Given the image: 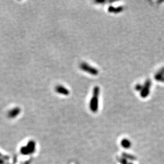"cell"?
I'll return each instance as SVG.
<instances>
[{
	"label": "cell",
	"instance_id": "cell-4",
	"mask_svg": "<svg viewBox=\"0 0 164 164\" xmlns=\"http://www.w3.org/2000/svg\"><path fill=\"white\" fill-rule=\"evenodd\" d=\"M55 91L59 94L64 95L65 96H68L70 93V91H68V89H67L66 88H65L64 86H60V85H58V86H56L55 88Z\"/></svg>",
	"mask_w": 164,
	"mask_h": 164
},
{
	"label": "cell",
	"instance_id": "cell-10",
	"mask_svg": "<svg viewBox=\"0 0 164 164\" xmlns=\"http://www.w3.org/2000/svg\"><path fill=\"white\" fill-rule=\"evenodd\" d=\"M19 112V108H16L11 112V115L12 116H14L16 114H17Z\"/></svg>",
	"mask_w": 164,
	"mask_h": 164
},
{
	"label": "cell",
	"instance_id": "cell-8",
	"mask_svg": "<svg viewBox=\"0 0 164 164\" xmlns=\"http://www.w3.org/2000/svg\"><path fill=\"white\" fill-rule=\"evenodd\" d=\"M142 88H143V85H142L141 84H137L135 87V90L137 91H141Z\"/></svg>",
	"mask_w": 164,
	"mask_h": 164
},
{
	"label": "cell",
	"instance_id": "cell-2",
	"mask_svg": "<svg viewBox=\"0 0 164 164\" xmlns=\"http://www.w3.org/2000/svg\"><path fill=\"white\" fill-rule=\"evenodd\" d=\"M79 67L82 70L87 72L93 76H97L99 74V71L96 68L90 66L85 62H82L80 64Z\"/></svg>",
	"mask_w": 164,
	"mask_h": 164
},
{
	"label": "cell",
	"instance_id": "cell-1",
	"mask_svg": "<svg viewBox=\"0 0 164 164\" xmlns=\"http://www.w3.org/2000/svg\"><path fill=\"white\" fill-rule=\"evenodd\" d=\"M100 94V88L98 86L94 87L93 91V96L90 101V107L91 111L96 112L98 109L99 100L98 97Z\"/></svg>",
	"mask_w": 164,
	"mask_h": 164
},
{
	"label": "cell",
	"instance_id": "cell-5",
	"mask_svg": "<svg viewBox=\"0 0 164 164\" xmlns=\"http://www.w3.org/2000/svg\"><path fill=\"white\" fill-rule=\"evenodd\" d=\"M124 10V7L123 6H119V7H115L113 6H110L108 9V11L109 12H114L115 14H118L122 12Z\"/></svg>",
	"mask_w": 164,
	"mask_h": 164
},
{
	"label": "cell",
	"instance_id": "cell-6",
	"mask_svg": "<svg viewBox=\"0 0 164 164\" xmlns=\"http://www.w3.org/2000/svg\"><path fill=\"white\" fill-rule=\"evenodd\" d=\"M154 79L155 80L157 81L161 82H164V76H159L157 74H156L154 75Z\"/></svg>",
	"mask_w": 164,
	"mask_h": 164
},
{
	"label": "cell",
	"instance_id": "cell-9",
	"mask_svg": "<svg viewBox=\"0 0 164 164\" xmlns=\"http://www.w3.org/2000/svg\"><path fill=\"white\" fill-rule=\"evenodd\" d=\"M157 74L161 76H164V67L161 68L156 73Z\"/></svg>",
	"mask_w": 164,
	"mask_h": 164
},
{
	"label": "cell",
	"instance_id": "cell-3",
	"mask_svg": "<svg viewBox=\"0 0 164 164\" xmlns=\"http://www.w3.org/2000/svg\"><path fill=\"white\" fill-rule=\"evenodd\" d=\"M152 82L150 79H147L143 85V88L140 91L141 97L145 98L149 96L150 91Z\"/></svg>",
	"mask_w": 164,
	"mask_h": 164
},
{
	"label": "cell",
	"instance_id": "cell-7",
	"mask_svg": "<svg viewBox=\"0 0 164 164\" xmlns=\"http://www.w3.org/2000/svg\"><path fill=\"white\" fill-rule=\"evenodd\" d=\"M123 145V146L125 148H130L131 145V144L130 142V141L128 140H124L123 141V144H122Z\"/></svg>",
	"mask_w": 164,
	"mask_h": 164
}]
</instances>
